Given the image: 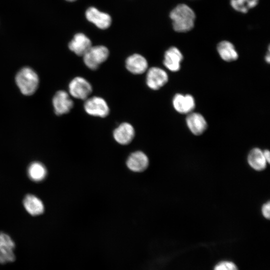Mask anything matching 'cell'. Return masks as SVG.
I'll use <instances>...</instances> for the list:
<instances>
[{
    "instance_id": "obj_3",
    "label": "cell",
    "mask_w": 270,
    "mask_h": 270,
    "mask_svg": "<svg viewBox=\"0 0 270 270\" xmlns=\"http://www.w3.org/2000/svg\"><path fill=\"white\" fill-rule=\"evenodd\" d=\"M109 54L108 48L104 46H92L82 56L83 60L88 68L96 70L106 61Z\"/></svg>"
},
{
    "instance_id": "obj_11",
    "label": "cell",
    "mask_w": 270,
    "mask_h": 270,
    "mask_svg": "<svg viewBox=\"0 0 270 270\" xmlns=\"http://www.w3.org/2000/svg\"><path fill=\"white\" fill-rule=\"evenodd\" d=\"M186 126L190 132L196 136L202 134L208 128V123L204 116L198 112H191L186 119Z\"/></svg>"
},
{
    "instance_id": "obj_10",
    "label": "cell",
    "mask_w": 270,
    "mask_h": 270,
    "mask_svg": "<svg viewBox=\"0 0 270 270\" xmlns=\"http://www.w3.org/2000/svg\"><path fill=\"white\" fill-rule=\"evenodd\" d=\"M52 104L56 114L60 116L70 112L74 106V102L67 92L59 90L53 97Z\"/></svg>"
},
{
    "instance_id": "obj_6",
    "label": "cell",
    "mask_w": 270,
    "mask_h": 270,
    "mask_svg": "<svg viewBox=\"0 0 270 270\" xmlns=\"http://www.w3.org/2000/svg\"><path fill=\"white\" fill-rule=\"evenodd\" d=\"M146 84L151 90H156L164 86L168 80L167 72L156 66L151 67L146 70Z\"/></svg>"
},
{
    "instance_id": "obj_1",
    "label": "cell",
    "mask_w": 270,
    "mask_h": 270,
    "mask_svg": "<svg viewBox=\"0 0 270 270\" xmlns=\"http://www.w3.org/2000/svg\"><path fill=\"white\" fill-rule=\"evenodd\" d=\"M174 30L180 32L190 30L194 26L196 14L194 10L186 4H180L170 12Z\"/></svg>"
},
{
    "instance_id": "obj_26",
    "label": "cell",
    "mask_w": 270,
    "mask_h": 270,
    "mask_svg": "<svg viewBox=\"0 0 270 270\" xmlns=\"http://www.w3.org/2000/svg\"><path fill=\"white\" fill-rule=\"evenodd\" d=\"M66 0L68 1V2H74V1H76V0Z\"/></svg>"
},
{
    "instance_id": "obj_8",
    "label": "cell",
    "mask_w": 270,
    "mask_h": 270,
    "mask_svg": "<svg viewBox=\"0 0 270 270\" xmlns=\"http://www.w3.org/2000/svg\"><path fill=\"white\" fill-rule=\"evenodd\" d=\"M15 244L7 234L0 232V264L12 262L15 260Z\"/></svg>"
},
{
    "instance_id": "obj_25",
    "label": "cell",
    "mask_w": 270,
    "mask_h": 270,
    "mask_svg": "<svg viewBox=\"0 0 270 270\" xmlns=\"http://www.w3.org/2000/svg\"><path fill=\"white\" fill-rule=\"evenodd\" d=\"M265 60L266 62H267L268 64L270 62V51L268 50V54H266L265 57Z\"/></svg>"
},
{
    "instance_id": "obj_12",
    "label": "cell",
    "mask_w": 270,
    "mask_h": 270,
    "mask_svg": "<svg viewBox=\"0 0 270 270\" xmlns=\"http://www.w3.org/2000/svg\"><path fill=\"white\" fill-rule=\"evenodd\" d=\"M183 55L180 50L175 46H172L166 51L163 64L169 70L176 72L180 70Z\"/></svg>"
},
{
    "instance_id": "obj_13",
    "label": "cell",
    "mask_w": 270,
    "mask_h": 270,
    "mask_svg": "<svg viewBox=\"0 0 270 270\" xmlns=\"http://www.w3.org/2000/svg\"><path fill=\"white\" fill-rule=\"evenodd\" d=\"M134 136L135 130L134 126L126 122L120 124L113 132L114 140L122 145L129 144L133 140Z\"/></svg>"
},
{
    "instance_id": "obj_4",
    "label": "cell",
    "mask_w": 270,
    "mask_h": 270,
    "mask_svg": "<svg viewBox=\"0 0 270 270\" xmlns=\"http://www.w3.org/2000/svg\"><path fill=\"white\" fill-rule=\"evenodd\" d=\"M84 108L89 115L105 118L110 114V108L106 102L102 97L94 96L84 100Z\"/></svg>"
},
{
    "instance_id": "obj_18",
    "label": "cell",
    "mask_w": 270,
    "mask_h": 270,
    "mask_svg": "<svg viewBox=\"0 0 270 270\" xmlns=\"http://www.w3.org/2000/svg\"><path fill=\"white\" fill-rule=\"evenodd\" d=\"M216 48L221 58L226 62H232L236 60L238 58L234 46L228 41L220 42L218 44Z\"/></svg>"
},
{
    "instance_id": "obj_15",
    "label": "cell",
    "mask_w": 270,
    "mask_h": 270,
    "mask_svg": "<svg viewBox=\"0 0 270 270\" xmlns=\"http://www.w3.org/2000/svg\"><path fill=\"white\" fill-rule=\"evenodd\" d=\"M126 166L132 171L142 172L145 170L148 164V156L142 151H136L132 153L126 160Z\"/></svg>"
},
{
    "instance_id": "obj_9",
    "label": "cell",
    "mask_w": 270,
    "mask_h": 270,
    "mask_svg": "<svg viewBox=\"0 0 270 270\" xmlns=\"http://www.w3.org/2000/svg\"><path fill=\"white\" fill-rule=\"evenodd\" d=\"M86 17L88 20L102 30L108 28L112 23V18L110 14L100 11L94 6L90 7L86 10Z\"/></svg>"
},
{
    "instance_id": "obj_17",
    "label": "cell",
    "mask_w": 270,
    "mask_h": 270,
    "mask_svg": "<svg viewBox=\"0 0 270 270\" xmlns=\"http://www.w3.org/2000/svg\"><path fill=\"white\" fill-rule=\"evenodd\" d=\"M23 204L27 212L32 216H38L44 212L42 201L33 194L26 195L23 200Z\"/></svg>"
},
{
    "instance_id": "obj_19",
    "label": "cell",
    "mask_w": 270,
    "mask_h": 270,
    "mask_svg": "<svg viewBox=\"0 0 270 270\" xmlns=\"http://www.w3.org/2000/svg\"><path fill=\"white\" fill-rule=\"evenodd\" d=\"M248 161L250 166L256 170H262L266 166L267 162L263 152L258 148H254L250 152L248 156Z\"/></svg>"
},
{
    "instance_id": "obj_14",
    "label": "cell",
    "mask_w": 270,
    "mask_h": 270,
    "mask_svg": "<svg viewBox=\"0 0 270 270\" xmlns=\"http://www.w3.org/2000/svg\"><path fill=\"white\" fill-rule=\"evenodd\" d=\"M126 68L130 73L140 74L148 69L146 59L142 55L134 54L130 56L126 60Z\"/></svg>"
},
{
    "instance_id": "obj_7",
    "label": "cell",
    "mask_w": 270,
    "mask_h": 270,
    "mask_svg": "<svg viewBox=\"0 0 270 270\" xmlns=\"http://www.w3.org/2000/svg\"><path fill=\"white\" fill-rule=\"evenodd\" d=\"M172 104L174 109L181 114H188L193 111L196 106L195 100L190 94H176L173 97Z\"/></svg>"
},
{
    "instance_id": "obj_23",
    "label": "cell",
    "mask_w": 270,
    "mask_h": 270,
    "mask_svg": "<svg viewBox=\"0 0 270 270\" xmlns=\"http://www.w3.org/2000/svg\"><path fill=\"white\" fill-rule=\"evenodd\" d=\"M263 216L266 218L269 219L270 217V202L264 204L262 208Z\"/></svg>"
},
{
    "instance_id": "obj_20",
    "label": "cell",
    "mask_w": 270,
    "mask_h": 270,
    "mask_svg": "<svg viewBox=\"0 0 270 270\" xmlns=\"http://www.w3.org/2000/svg\"><path fill=\"white\" fill-rule=\"evenodd\" d=\"M28 174L30 178L34 182H40L46 176L47 170L45 166L38 162H32L28 169Z\"/></svg>"
},
{
    "instance_id": "obj_21",
    "label": "cell",
    "mask_w": 270,
    "mask_h": 270,
    "mask_svg": "<svg viewBox=\"0 0 270 270\" xmlns=\"http://www.w3.org/2000/svg\"><path fill=\"white\" fill-rule=\"evenodd\" d=\"M258 0H230L231 6L236 10L246 13L248 10L255 7Z\"/></svg>"
},
{
    "instance_id": "obj_5",
    "label": "cell",
    "mask_w": 270,
    "mask_h": 270,
    "mask_svg": "<svg viewBox=\"0 0 270 270\" xmlns=\"http://www.w3.org/2000/svg\"><path fill=\"white\" fill-rule=\"evenodd\" d=\"M92 90L91 84L86 79L81 76L74 78L68 84L70 94L77 99L86 100L89 97Z\"/></svg>"
},
{
    "instance_id": "obj_2",
    "label": "cell",
    "mask_w": 270,
    "mask_h": 270,
    "mask_svg": "<svg viewBox=\"0 0 270 270\" xmlns=\"http://www.w3.org/2000/svg\"><path fill=\"white\" fill-rule=\"evenodd\" d=\"M16 82L22 94L26 96L32 95L34 93L38 87V76L32 69L24 67L16 74Z\"/></svg>"
},
{
    "instance_id": "obj_16",
    "label": "cell",
    "mask_w": 270,
    "mask_h": 270,
    "mask_svg": "<svg viewBox=\"0 0 270 270\" xmlns=\"http://www.w3.org/2000/svg\"><path fill=\"white\" fill-rule=\"evenodd\" d=\"M92 46L90 40L81 32L76 34L68 44V48L71 51L82 56Z\"/></svg>"
},
{
    "instance_id": "obj_22",
    "label": "cell",
    "mask_w": 270,
    "mask_h": 270,
    "mask_svg": "<svg viewBox=\"0 0 270 270\" xmlns=\"http://www.w3.org/2000/svg\"><path fill=\"white\" fill-rule=\"evenodd\" d=\"M214 270H238L236 264L228 260H223L218 263Z\"/></svg>"
},
{
    "instance_id": "obj_24",
    "label": "cell",
    "mask_w": 270,
    "mask_h": 270,
    "mask_svg": "<svg viewBox=\"0 0 270 270\" xmlns=\"http://www.w3.org/2000/svg\"><path fill=\"white\" fill-rule=\"evenodd\" d=\"M264 156L268 164L270 163V152L268 150H265L264 151H262Z\"/></svg>"
}]
</instances>
